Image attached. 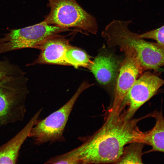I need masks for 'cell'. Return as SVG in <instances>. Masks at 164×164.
I'll use <instances>...</instances> for the list:
<instances>
[{
    "label": "cell",
    "mask_w": 164,
    "mask_h": 164,
    "mask_svg": "<svg viewBox=\"0 0 164 164\" xmlns=\"http://www.w3.org/2000/svg\"><path fill=\"white\" fill-rule=\"evenodd\" d=\"M142 118H128L124 108L111 107L102 126L79 146L81 164H115L126 145L142 142L137 125Z\"/></svg>",
    "instance_id": "obj_1"
},
{
    "label": "cell",
    "mask_w": 164,
    "mask_h": 164,
    "mask_svg": "<svg viewBox=\"0 0 164 164\" xmlns=\"http://www.w3.org/2000/svg\"><path fill=\"white\" fill-rule=\"evenodd\" d=\"M49 13L43 20L47 24L68 29L76 28L96 34L98 26L95 18L76 0H48Z\"/></svg>",
    "instance_id": "obj_2"
},
{
    "label": "cell",
    "mask_w": 164,
    "mask_h": 164,
    "mask_svg": "<svg viewBox=\"0 0 164 164\" xmlns=\"http://www.w3.org/2000/svg\"><path fill=\"white\" fill-rule=\"evenodd\" d=\"M92 85L84 82L63 106L44 119L38 121L32 128L29 136L33 139L36 145L65 140L64 131L74 105L81 93Z\"/></svg>",
    "instance_id": "obj_3"
},
{
    "label": "cell",
    "mask_w": 164,
    "mask_h": 164,
    "mask_svg": "<svg viewBox=\"0 0 164 164\" xmlns=\"http://www.w3.org/2000/svg\"><path fill=\"white\" fill-rule=\"evenodd\" d=\"M70 30L48 24L43 21L30 26L12 30L0 38V54L23 48L37 49L48 38Z\"/></svg>",
    "instance_id": "obj_4"
},
{
    "label": "cell",
    "mask_w": 164,
    "mask_h": 164,
    "mask_svg": "<svg viewBox=\"0 0 164 164\" xmlns=\"http://www.w3.org/2000/svg\"><path fill=\"white\" fill-rule=\"evenodd\" d=\"M29 93L27 83L0 87V126L23 120Z\"/></svg>",
    "instance_id": "obj_5"
},
{
    "label": "cell",
    "mask_w": 164,
    "mask_h": 164,
    "mask_svg": "<svg viewBox=\"0 0 164 164\" xmlns=\"http://www.w3.org/2000/svg\"><path fill=\"white\" fill-rule=\"evenodd\" d=\"M164 84V80L149 71H147L136 80L122 104L127 108L126 117L131 118L138 110L152 97Z\"/></svg>",
    "instance_id": "obj_6"
},
{
    "label": "cell",
    "mask_w": 164,
    "mask_h": 164,
    "mask_svg": "<svg viewBox=\"0 0 164 164\" xmlns=\"http://www.w3.org/2000/svg\"><path fill=\"white\" fill-rule=\"evenodd\" d=\"M120 48L124 52L125 58L120 67L114 100L111 106L116 108L121 107L128 91L144 70L132 48L126 46Z\"/></svg>",
    "instance_id": "obj_7"
},
{
    "label": "cell",
    "mask_w": 164,
    "mask_h": 164,
    "mask_svg": "<svg viewBox=\"0 0 164 164\" xmlns=\"http://www.w3.org/2000/svg\"><path fill=\"white\" fill-rule=\"evenodd\" d=\"M70 45L68 40L58 35L52 36L42 42L37 47L40 53L32 63L27 66L36 64L67 65L65 60L67 50Z\"/></svg>",
    "instance_id": "obj_8"
},
{
    "label": "cell",
    "mask_w": 164,
    "mask_h": 164,
    "mask_svg": "<svg viewBox=\"0 0 164 164\" xmlns=\"http://www.w3.org/2000/svg\"><path fill=\"white\" fill-rule=\"evenodd\" d=\"M42 111V109L38 111L16 135L0 146V164L16 163L21 146L39 120Z\"/></svg>",
    "instance_id": "obj_9"
},
{
    "label": "cell",
    "mask_w": 164,
    "mask_h": 164,
    "mask_svg": "<svg viewBox=\"0 0 164 164\" xmlns=\"http://www.w3.org/2000/svg\"><path fill=\"white\" fill-rule=\"evenodd\" d=\"M136 55L144 70H153L157 72L164 65V46L157 43L142 39L138 46Z\"/></svg>",
    "instance_id": "obj_10"
},
{
    "label": "cell",
    "mask_w": 164,
    "mask_h": 164,
    "mask_svg": "<svg viewBox=\"0 0 164 164\" xmlns=\"http://www.w3.org/2000/svg\"><path fill=\"white\" fill-rule=\"evenodd\" d=\"M119 68L118 62L112 56L100 55L95 58L88 69L100 84L107 85L115 80Z\"/></svg>",
    "instance_id": "obj_11"
},
{
    "label": "cell",
    "mask_w": 164,
    "mask_h": 164,
    "mask_svg": "<svg viewBox=\"0 0 164 164\" xmlns=\"http://www.w3.org/2000/svg\"><path fill=\"white\" fill-rule=\"evenodd\" d=\"M151 116L155 119V124L152 129L143 132L142 142L151 146L149 152L164 153V118L162 111H155Z\"/></svg>",
    "instance_id": "obj_12"
},
{
    "label": "cell",
    "mask_w": 164,
    "mask_h": 164,
    "mask_svg": "<svg viewBox=\"0 0 164 164\" xmlns=\"http://www.w3.org/2000/svg\"><path fill=\"white\" fill-rule=\"evenodd\" d=\"M25 73L7 58L0 60V87L18 84L27 81Z\"/></svg>",
    "instance_id": "obj_13"
},
{
    "label": "cell",
    "mask_w": 164,
    "mask_h": 164,
    "mask_svg": "<svg viewBox=\"0 0 164 164\" xmlns=\"http://www.w3.org/2000/svg\"><path fill=\"white\" fill-rule=\"evenodd\" d=\"M65 60L67 65L76 68L84 67L88 69L92 62L90 56L84 50L70 45L66 50Z\"/></svg>",
    "instance_id": "obj_14"
},
{
    "label": "cell",
    "mask_w": 164,
    "mask_h": 164,
    "mask_svg": "<svg viewBox=\"0 0 164 164\" xmlns=\"http://www.w3.org/2000/svg\"><path fill=\"white\" fill-rule=\"evenodd\" d=\"M145 144L135 141L125 146L115 164H142V149Z\"/></svg>",
    "instance_id": "obj_15"
},
{
    "label": "cell",
    "mask_w": 164,
    "mask_h": 164,
    "mask_svg": "<svg viewBox=\"0 0 164 164\" xmlns=\"http://www.w3.org/2000/svg\"><path fill=\"white\" fill-rule=\"evenodd\" d=\"M80 153V148L79 146L66 153L52 157L45 163L81 164Z\"/></svg>",
    "instance_id": "obj_16"
},
{
    "label": "cell",
    "mask_w": 164,
    "mask_h": 164,
    "mask_svg": "<svg viewBox=\"0 0 164 164\" xmlns=\"http://www.w3.org/2000/svg\"><path fill=\"white\" fill-rule=\"evenodd\" d=\"M138 36L143 39L155 40L157 43L164 46V25L156 29L138 34Z\"/></svg>",
    "instance_id": "obj_17"
}]
</instances>
